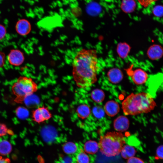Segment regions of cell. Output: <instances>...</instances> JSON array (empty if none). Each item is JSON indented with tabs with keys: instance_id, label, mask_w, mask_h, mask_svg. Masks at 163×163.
<instances>
[{
	"instance_id": "obj_1",
	"label": "cell",
	"mask_w": 163,
	"mask_h": 163,
	"mask_svg": "<svg viewBox=\"0 0 163 163\" xmlns=\"http://www.w3.org/2000/svg\"><path fill=\"white\" fill-rule=\"evenodd\" d=\"M98 66L95 50L83 49L79 51L72 63V74L77 86L80 88H86L95 83Z\"/></svg>"
},
{
	"instance_id": "obj_29",
	"label": "cell",
	"mask_w": 163,
	"mask_h": 163,
	"mask_svg": "<svg viewBox=\"0 0 163 163\" xmlns=\"http://www.w3.org/2000/svg\"><path fill=\"white\" fill-rule=\"evenodd\" d=\"M127 163H145L144 161L141 158L133 157L129 158Z\"/></svg>"
},
{
	"instance_id": "obj_2",
	"label": "cell",
	"mask_w": 163,
	"mask_h": 163,
	"mask_svg": "<svg viewBox=\"0 0 163 163\" xmlns=\"http://www.w3.org/2000/svg\"><path fill=\"white\" fill-rule=\"evenodd\" d=\"M156 106L152 96L145 92L136 94L132 93L122 103V108L126 115L147 113L153 110Z\"/></svg>"
},
{
	"instance_id": "obj_21",
	"label": "cell",
	"mask_w": 163,
	"mask_h": 163,
	"mask_svg": "<svg viewBox=\"0 0 163 163\" xmlns=\"http://www.w3.org/2000/svg\"><path fill=\"white\" fill-rule=\"evenodd\" d=\"M129 50V46L126 43H121L118 46L117 53L119 56L122 58H124L127 56Z\"/></svg>"
},
{
	"instance_id": "obj_16",
	"label": "cell",
	"mask_w": 163,
	"mask_h": 163,
	"mask_svg": "<svg viewBox=\"0 0 163 163\" xmlns=\"http://www.w3.org/2000/svg\"><path fill=\"white\" fill-rule=\"evenodd\" d=\"M136 6V2L134 0H123L120 8L124 12L130 13L135 10Z\"/></svg>"
},
{
	"instance_id": "obj_27",
	"label": "cell",
	"mask_w": 163,
	"mask_h": 163,
	"mask_svg": "<svg viewBox=\"0 0 163 163\" xmlns=\"http://www.w3.org/2000/svg\"><path fill=\"white\" fill-rule=\"evenodd\" d=\"M156 155L158 158L163 159V145H160L157 148Z\"/></svg>"
},
{
	"instance_id": "obj_7",
	"label": "cell",
	"mask_w": 163,
	"mask_h": 163,
	"mask_svg": "<svg viewBox=\"0 0 163 163\" xmlns=\"http://www.w3.org/2000/svg\"><path fill=\"white\" fill-rule=\"evenodd\" d=\"M8 59L9 63L15 66H19L24 62V57L23 53L18 49H12L9 53Z\"/></svg>"
},
{
	"instance_id": "obj_25",
	"label": "cell",
	"mask_w": 163,
	"mask_h": 163,
	"mask_svg": "<svg viewBox=\"0 0 163 163\" xmlns=\"http://www.w3.org/2000/svg\"><path fill=\"white\" fill-rule=\"evenodd\" d=\"M152 13L155 16L161 17L163 16V6L158 5L155 6L152 10Z\"/></svg>"
},
{
	"instance_id": "obj_10",
	"label": "cell",
	"mask_w": 163,
	"mask_h": 163,
	"mask_svg": "<svg viewBox=\"0 0 163 163\" xmlns=\"http://www.w3.org/2000/svg\"><path fill=\"white\" fill-rule=\"evenodd\" d=\"M120 107L119 104L113 100H110L107 102L104 106V110L108 116L113 117L119 112Z\"/></svg>"
},
{
	"instance_id": "obj_15",
	"label": "cell",
	"mask_w": 163,
	"mask_h": 163,
	"mask_svg": "<svg viewBox=\"0 0 163 163\" xmlns=\"http://www.w3.org/2000/svg\"><path fill=\"white\" fill-rule=\"evenodd\" d=\"M136 150L133 146L128 145H125L122 148L120 153L122 157L125 159L134 157L136 155Z\"/></svg>"
},
{
	"instance_id": "obj_22",
	"label": "cell",
	"mask_w": 163,
	"mask_h": 163,
	"mask_svg": "<svg viewBox=\"0 0 163 163\" xmlns=\"http://www.w3.org/2000/svg\"><path fill=\"white\" fill-rule=\"evenodd\" d=\"M92 112L94 116L97 118L103 117L105 115V111L102 107L100 106H96L94 107Z\"/></svg>"
},
{
	"instance_id": "obj_6",
	"label": "cell",
	"mask_w": 163,
	"mask_h": 163,
	"mask_svg": "<svg viewBox=\"0 0 163 163\" xmlns=\"http://www.w3.org/2000/svg\"><path fill=\"white\" fill-rule=\"evenodd\" d=\"M127 72L133 82L136 85L143 84L147 81L148 74L142 69L137 68L133 70L130 68L128 69Z\"/></svg>"
},
{
	"instance_id": "obj_19",
	"label": "cell",
	"mask_w": 163,
	"mask_h": 163,
	"mask_svg": "<svg viewBox=\"0 0 163 163\" xmlns=\"http://www.w3.org/2000/svg\"><path fill=\"white\" fill-rule=\"evenodd\" d=\"M91 97L92 100L95 102L100 103L104 100L105 94L103 90L99 89H95L91 92Z\"/></svg>"
},
{
	"instance_id": "obj_32",
	"label": "cell",
	"mask_w": 163,
	"mask_h": 163,
	"mask_svg": "<svg viewBox=\"0 0 163 163\" xmlns=\"http://www.w3.org/2000/svg\"><path fill=\"white\" fill-rule=\"evenodd\" d=\"M0 163H10V160L8 158H3L0 155Z\"/></svg>"
},
{
	"instance_id": "obj_11",
	"label": "cell",
	"mask_w": 163,
	"mask_h": 163,
	"mask_svg": "<svg viewBox=\"0 0 163 163\" xmlns=\"http://www.w3.org/2000/svg\"><path fill=\"white\" fill-rule=\"evenodd\" d=\"M147 55L152 60H157L160 58L163 55V48L158 44L151 46L147 51Z\"/></svg>"
},
{
	"instance_id": "obj_13",
	"label": "cell",
	"mask_w": 163,
	"mask_h": 163,
	"mask_svg": "<svg viewBox=\"0 0 163 163\" xmlns=\"http://www.w3.org/2000/svg\"><path fill=\"white\" fill-rule=\"evenodd\" d=\"M99 148L98 143L95 141L92 140H89L86 142L83 146V149L85 152L91 155L96 153Z\"/></svg>"
},
{
	"instance_id": "obj_26",
	"label": "cell",
	"mask_w": 163,
	"mask_h": 163,
	"mask_svg": "<svg viewBox=\"0 0 163 163\" xmlns=\"http://www.w3.org/2000/svg\"><path fill=\"white\" fill-rule=\"evenodd\" d=\"M27 111L21 107H19L16 110V113L17 116L20 118L26 116Z\"/></svg>"
},
{
	"instance_id": "obj_31",
	"label": "cell",
	"mask_w": 163,
	"mask_h": 163,
	"mask_svg": "<svg viewBox=\"0 0 163 163\" xmlns=\"http://www.w3.org/2000/svg\"><path fill=\"white\" fill-rule=\"evenodd\" d=\"M5 61V55L2 52L0 51V68L3 66Z\"/></svg>"
},
{
	"instance_id": "obj_12",
	"label": "cell",
	"mask_w": 163,
	"mask_h": 163,
	"mask_svg": "<svg viewBox=\"0 0 163 163\" xmlns=\"http://www.w3.org/2000/svg\"><path fill=\"white\" fill-rule=\"evenodd\" d=\"M107 76L109 81L113 84L119 83L123 77L122 71L120 69L116 68L110 69L107 72Z\"/></svg>"
},
{
	"instance_id": "obj_28",
	"label": "cell",
	"mask_w": 163,
	"mask_h": 163,
	"mask_svg": "<svg viewBox=\"0 0 163 163\" xmlns=\"http://www.w3.org/2000/svg\"><path fill=\"white\" fill-rule=\"evenodd\" d=\"M140 4L145 8L151 4L153 2L158 0H138Z\"/></svg>"
},
{
	"instance_id": "obj_9",
	"label": "cell",
	"mask_w": 163,
	"mask_h": 163,
	"mask_svg": "<svg viewBox=\"0 0 163 163\" xmlns=\"http://www.w3.org/2000/svg\"><path fill=\"white\" fill-rule=\"evenodd\" d=\"M17 32L21 36H25L28 34L31 30V25L29 22L25 19L18 20L15 25Z\"/></svg>"
},
{
	"instance_id": "obj_14",
	"label": "cell",
	"mask_w": 163,
	"mask_h": 163,
	"mask_svg": "<svg viewBox=\"0 0 163 163\" xmlns=\"http://www.w3.org/2000/svg\"><path fill=\"white\" fill-rule=\"evenodd\" d=\"M75 161L77 163H90V159L88 155L83 149L78 147L75 154Z\"/></svg>"
},
{
	"instance_id": "obj_24",
	"label": "cell",
	"mask_w": 163,
	"mask_h": 163,
	"mask_svg": "<svg viewBox=\"0 0 163 163\" xmlns=\"http://www.w3.org/2000/svg\"><path fill=\"white\" fill-rule=\"evenodd\" d=\"M88 13L91 15H94L99 12V6L96 4L91 3L89 4L87 8Z\"/></svg>"
},
{
	"instance_id": "obj_20",
	"label": "cell",
	"mask_w": 163,
	"mask_h": 163,
	"mask_svg": "<svg viewBox=\"0 0 163 163\" xmlns=\"http://www.w3.org/2000/svg\"><path fill=\"white\" fill-rule=\"evenodd\" d=\"M78 147L75 143L72 142H68L63 145V151L66 154L69 155L74 154L77 152Z\"/></svg>"
},
{
	"instance_id": "obj_5",
	"label": "cell",
	"mask_w": 163,
	"mask_h": 163,
	"mask_svg": "<svg viewBox=\"0 0 163 163\" xmlns=\"http://www.w3.org/2000/svg\"><path fill=\"white\" fill-rule=\"evenodd\" d=\"M32 118L34 122L40 124L50 119L52 114L48 108L44 106L38 107L32 112Z\"/></svg>"
},
{
	"instance_id": "obj_18",
	"label": "cell",
	"mask_w": 163,
	"mask_h": 163,
	"mask_svg": "<svg viewBox=\"0 0 163 163\" xmlns=\"http://www.w3.org/2000/svg\"><path fill=\"white\" fill-rule=\"evenodd\" d=\"M12 149V145L8 141L4 139L0 141V154L8 155L11 152Z\"/></svg>"
},
{
	"instance_id": "obj_3",
	"label": "cell",
	"mask_w": 163,
	"mask_h": 163,
	"mask_svg": "<svg viewBox=\"0 0 163 163\" xmlns=\"http://www.w3.org/2000/svg\"><path fill=\"white\" fill-rule=\"evenodd\" d=\"M126 143L123 134L119 132H109L101 136L98 143L101 152L108 157L115 156L120 153Z\"/></svg>"
},
{
	"instance_id": "obj_23",
	"label": "cell",
	"mask_w": 163,
	"mask_h": 163,
	"mask_svg": "<svg viewBox=\"0 0 163 163\" xmlns=\"http://www.w3.org/2000/svg\"><path fill=\"white\" fill-rule=\"evenodd\" d=\"M7 134L13 135L14 133L12 130L8 129L5 124L0 123V137L5 136Z\"/></svg>"
},
{
	"instance_id": "obj_30",
	"label": "cell",
	"mask_w": 163,
	"mask_h": 163,
	"mask_svg": "<svg viewBox=\"0 0 163 163\" xmlns=\"http://www.w3.org/2000/svg\"><path fill=\"white\" fill-rule=\"evenodd\" d=\"M6 32V30L5 26L0 24V40L4 38Z\"/></svg>"
},
{
	"instance_id": "obj_4",
	"label": "cell",
	"mask_w": 163,
	"mask_h": 163,
	"mask_svg": "<svg viewBox=\"0 0 163 163\" xmlns=\"http://www.w3.org/2000/svg\"><path fill=\"white\" fill-rule=\"evenodd\" d=\"M38 89L37 84L31 78L25 76L19 77L11 88L12 93L16 97L14 101L17 103L23 102Z\"/></svg>"
},
{
	"instance_id": "obj_8",
	"label": "cell",
	"mask_w": 163,
	"mask_h": 163,
	"mask_svg": "<svg viewBox=\"0 0 163 163\" xmlns=\"http://www.w3.org/2000/svg\"><path fill=\"white\" fill-rule=\"evenodd\" d=\"M113 125L115 129L119 132H123L127 130L129 126L128 118L124 116H120L113 121Z\"/></svg>"
},
{
	"instance_id": "obj_17",
	"label": "cell",
	"mask_w": 163,
	"mask_h": 163,
	"mask_svg": "<svg viewBox=\"0 0 163 163\" xmlns=\"http://www.w3.org/2000/svg\"><path fill=\"white\" fill-rule=\"evenodd\" d=\"M76 111L78 117L82 119L88 118L91 113L90 107L85 104L79 105L77 108Z\"/></svg>"
}]
</instances>
